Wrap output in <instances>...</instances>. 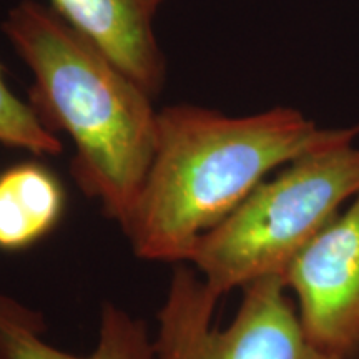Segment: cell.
Wrapping results in <instances>:
<instances>
[{
	"mask_svg": "<svg viewBox=\"0 0 359 359\" xmlns=\"http://www.w3.org/2000/svg\"><path fill=\"white\" fill-rule=\"evenodd\" d=\"M219 299L188 264H177L156 314V359H359L314 348L281 278L243 288L235 318L213 325Z\"/></svg>",
	"mask_w": 359,
	"mask_h": 359,
	"instance_id": "4",
	"label": "cell"
},
{
	"mask_svg": "<svg viewBox=\"0 0 359 359\" xmlns=\"http://www.w3.org/2000/svg\"><path fill=\"white\" fill-rule=\"evenodd\" d=\"M151 2H154V4H155V6H156V7H158V6H160V4H161V2H163V0H151Z\"/></svg>",
	"mask_w": 359,
	"mask_h": 359,
	"instance_id": "10",
	"label": "cell"
},
{
	"mask_svg": "<svg viewBox=\"0 0 359 359\" xmlns=\"http://www.w3.org/2000/svg\"><path fill=\"white\" fill-rule=\"evenodd\" d=\"M65 212V191L52 170L24 161L0 173V251L19 253L48 236Z\"/></svg>",
	"mask_w": 359,
	"mask_h": 359,
	"instance_id": "8",
	"label": "cell"
},
{
	"mask_svg": "<svg viewBox=\"0 0 359 359\" xmlns=\"http://www.w3.org/2000/svg\"><path fill=\"white\" fill-rule=\"evenodd\" d=\"M356 132H358V133H359V125H358V127H356Z\"/></svg>",
	"mask_w": 359,
	"mask_h": 359,
	"instance_id": "11",
	"label": "cell"
},
{
	"mask_svg": "<svg viewBox=\"0 0 359 359\" xmlns=\"http://www.w3.org/2000/svg\"><path fill=\"white\" fill-rule=\"evenodd\" d=\"M356 128L309 150L264 180L193 246L187 263L212 293L281 278L341 206L359 193Z\"/></svg>",
	"mask_w": 359,
	"mask_h": 359,
	"instance_id": "3",
	"label": "cell"
},
{
	"mask_svg": "<svg viewBox=\"0 0 359 359\" xmlns=\"http://www.w3.org/2000/svg\"><path fill=\"white\" fill-rule=\"evenodd\" d=\"M42 314L0 294V359H156L154 334L145 320L115 303H103L95 346L74 354L45 339Z\"/></svg>",
	"mask_w": 359,
	"mask_h": 359,
	"instance_id": "7",
	"label": "cell"
},
{
	"mask_svg": "<svg viewBox=\"0 0 359 359\" xmlns=\"http://www.w3.org/2000/svg\"><path fill=\"white\" fill-rule=\"evenodd\" d=\"M2 32L32 72L29 105L50 132L74 143L72 178L122 224L154 156V98L35 0L11 8Z\"/></svg>",
	"mask_w": 359,
	"mask_h": 359,
	"instance_id": "2",
	"label": "cell"
},
{
	"mask_svg": "<svg viewBox=\"0 0 359 359\" xmlns=\"http://www.w3.org/2000/svg\"><path fill=\"white\" fill-rule=\"evenodd\" d=\"M283 283L314 348L359 356V193L294 258Z\"/></svg>",
	"mask_w": 359,
	"mask_h": 359,
	"instance_id": "5",
	"label": "cell"
},
{
	"mask_svg": "<svg viewBox=\"0 0 359 359\" xmlns=\"http://www.w3.org/2000/svg\"><path fill=\"white\" fill-rule=\"evenodd\" d=\"M0 145L19 148L35 156L58 155L60 138L40 122L29 103H24L8 88L0 64Z\"/></svg>",
	"mask_w": 359,
	"mask_h": 359,
	"instance_id": "9",
	"label": "cell"
},
{
	"mask_svg": "<svg viewBox=\"0 0 359 359\" xmlns=\"http://www.w3.org/2000/svg\"><path fill=\"white\" fill-rule=\"evenodd\" d=\"M50 8L111 65L155 98L167 60L154 30L151 0H50Z\"/></svg>",
	"mask_w": 359,
	"mask_h": 359,
	"instance_id": "6",
	"label": "cell"
},
{
	"mask_svg": "<svg viewBox=\"0 0 359 359\" xmlns=\"http://www.w3.org/2000/svg\"><path fill=\"white\" fill-rule=\"evenodd\" d=\"M353 130L320 128L290 107L248 116L165 107L156 115L150 167L120 228L137 258L185 264L200 238L269 173Z\"/></svg>",
	"mask_w": 359,
	"mask_h": 359,
	"instance_id": "1",
	"label": "cell"
}]
</instances>
